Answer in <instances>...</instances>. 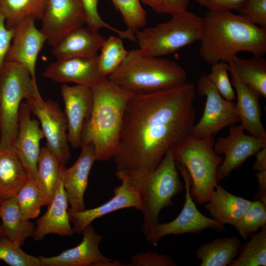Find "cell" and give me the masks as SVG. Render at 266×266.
I'll list each match as a JSON object with an SVG mask.
<instances>
[{
  "instance_id": "1",
  "label": "cell",
  "mask_w": 266,
  "mask_h": 266,
  "mask_svg": "<svg viewBox=\"0 0 266 266\" xmlns=\"http://www.w3.org/2000/svg\"><path fill=\"white\" fill-rule=\"evenodd\" d=\"M196 91L194 84L186 82L130 99L113 158L116 171L151 172L170 148L191 134L196 116Z\"/></svg>"
},
{
  "instance_id": "41",
  "label": "cell",
  "mask_w": 266,
  "mask_h": 266,
  "mask_svg": "<svg viewBox=\"0 0 266 266\" xmlns=\"http://www.w3.org/2000/svg\"><path fill=\"white\" fill-rule=\"evenodd\" d=\"M140 3L150 7L158 14L171 16L187 10L189 0H139Z\"/></svg>"
},
{
  "instance_id": "34",
  "label": "cell",
  "mask_w": 266,
  "mask_h": 266,
  "mask_svg": "<svg viewBox=\"0 0 266 266\" xmlns=\"http://www.w3.org/2000/svg\"><path fill=\"white\" fill-rule=\"evenodd\" d=\"M266 225V204L255 200L234 227L240 237L246 239Z\"/></svg>"
},
{
  "instance_id": "6",
  "label": "cell",
  "mask_w": 266,
  "mask_h": 266,
  "mask_svg": "<svg viewBox=\"0 0 266 266\" xmlns=\"http://www.w3.org/2000/svg\"><path fill=\"white\" fill-rule=\"evenodd\" d=\"M212 136L196 137L190 134L173 147L175 162L183 166L191 180L190 195L195 202L205 203L218 184L217 172L223 159L214 150Z\"/></svg>"
},
{
  "instance_id": "44",
  "label": "cell",
  "mask_w": 266,
  "mask_h": 266,
  "mask_svg": "<svg viewBox=\"0 0 266 266\" xmlns=\"http://www.w3.org/2000/svg\"><path fill=\"white\" fill-rule=\"evenodd\" d=\"M256 177L258 182V191L255 200H259L266 204V170L257 171Z\"/></svg>"
},
{
  "instance_id": "8",
  "label": "cell",
  "mask_w": 266,
  "mask_h": 266,
  "mask_svg": "<svg viewBox=\"0 0 266 266\" xmlns=\"http://www.w3.org/2000/svg\"><path fill=\"white\" fill-rule=\"evenodd\" d=\"M202 17L187 10L171 15L167 21L139 30L135 33L140 52L160 57L200 41Z\"/></svg>"
},
{
  "instance_id": "36",
  "label": "cell",
  "mask_w": 266,
  "mask_h": 266,
  "mask_svg": "<svg viewBox=\"0 0 266 266\" xmlns=\"http://www.w3.org/2000/svg\"><path fill=\"white\" fill-rule=\"evenodd\" d=\"M21 246L6 237L0 239V260L10 266H42L39 257L24 252Z\"/></svg>"
},
{
  "instance_id": "23",
  "label": "cell",
  "mask_w": 266,
  "mask_h": 266,
  "mask_svg": "<svg viewBox=\"0 0 266 266\" xmlns=\"http://www.w3.org/2000/svg\"><path fill=\"white\" fill-rule=\"evenodd\" d=\"M105 39L99 30L84 25L69 33L52 47V53L56 60L95 56Z\"/></svg>"
},
{
  "instance_id": "45",
  "label": "cell",
  "mask_w": 266,
  "mask_h": 266,
  "mask_svg": "<svg viewBox=\"0 0 266 266\" xmlns=\"http://www.w3.org/2000/svg\"><path fill=\"white\" fill-rule=\"evenodd\" d=\"M256 155L252 169L257 171L266 170V147L259 151Z\"/></svg>"
},
{
  "instance_id": "39",
  "label": "cell",
  "mask_w": 266,
  "mask_h": 266,
  "mask_svg": "<svg viewBox=\"0 0 266 266\" xmlns=\"http://www.w3.org/2000/svg\"><path fill=\"white\" fill-rule=\"evenodd\" d=\"M238 11L249 22L266 29V0H245Z\"/></svg>"
},
{
  "instance_id": "2",
  "label": "cell",
  "mask_w": 266,
  "mask_h": 266,
  "mask_svg": "<svg viewBox=\"0 0 266 266\" xmlns=\"http://www.w3.org/2000/svg\"><path fill=\"white\" fill-rule=\"evenodd\" d=\"M199 53L206 63H227L242 51L255 56L266 53V29L231 11H208L202 17Z\"/></svg>"
},
{
  "instance_id": "17",
  "label": "cell",
  "mask_w": 266,
  "mask_h": 266,
  "mask_svg": "<svg viewBox=\"0 0 266 266\" xmlns=\"http://www.w3.org/2000/svg\"><path fill=\"white\" fill-rule=\"evenodd\" d=\"M35 21L33 18L27 19L14 28L13 36L5 62L23 66L36 81L37 57L47 39L42 31L36 28Z\"/></svg>"
},
{
  "instance_id": "35",
  "label": "cell",
  "mask_w": 266,
  "mask_h": 266,
  "mask_svg": "<svg viewBox=\"0 0 266 266\" xmlns=\"http://www.w3.org/2000/svg\"><path fill=\"white\" fill-rule=\"evenodd\" d=\"M120 13L127 27L134 33L146 24V13L139 0H109Z\"/></svg>"
},
{
  "instance_id": "30",
  "label": "cell",
  "mask_w": 266,
  "mask_h": 266,
  "mask_svg": "<svg viewBox=\"0 0 266 266\" xmlns=\"http://www.w3.org/2000/svg\"><path fill=\"white\" fill-rule=\"evenodd\" d=\"M60 163L46 147L40 149L35 181L38 187L51 201L60 175Z\"/></svg>"
},
{
  "instance_id": "3",
  "label": "cell",
  "mask_w": 266,
  "mask_h": 266,
  "mask_svg": "<svg viewBox=\"0 0 266 266\" xmlns=\"http://www.w3.org/2000/svg\"><path fill=\"white\" fill-rule=\"evenodd\" d=\"M91 88L93 106L82 129L80 148L92 143L96 160L108 161L113 159L117 150L124 110L134 94L107 77Z\"/></svg>"
},
{
  "instance_id": "29",
  "label": "cell",
  "mask_w": 266,
  "mask_h": 266,
  "mask_svg": "<svg viewBox=\"0 0 266 266\" xmlns=\"http://www.w3.org/2000/svg\"><path fill=\"white\" fill-rule=\"evenodd\" d=\"M46 0H0V11L5 19L6 26L14 29L28 19L41 20Z\"/></svg>"
},
{
  "instance_id": "38",
  "label": "cell",
  "mask_w": 266,
  "mask_h": 266,
  "mask_svg": "<svg viewBox=\"0 0 266 266\" xmlns=\"http://www.w3.org/2000/svg\"><path fill=\"white\" fill-rule=\"evenodd\" d=\"M84 5L87 18L86 25L99 30L104 28L117 33L121 39H127L135 41L134 33L129 29L120 30L117 29L104 21L98 11V0H81Z\"/></svg>"
},
{
  "instance_id": "22",
  "label": "cell",
  "mask_w": 266,
  "mask_h": 266,
  "mask_svg": "<svg viewBox=\"0 0 266 266\" xmlns=\"http://www.w3.org/2000/svg\"><path fill=\"white\" fill-rule=\"evenodd\" d=\"M228 64L232 84L235 91V103L240 125L251 135L266 139V131L261 119L260 96L255 90L242 83L237 77L231 63L229 62Z\"/></svg>"
},
{
  "instance_id": "40",
  "label": "cell",
  "mask_w": 266,
  "mask_h": 266,
  "mask_svg": "<svg viewBox=\"0 0 266 266\" xmlns=\"http://www.w3.org/2000/svg\"><path fill=\"white\" fill-rule=\"evenodd\" d=\"M128 266H176L177 264L170 256L157 252L148 251L132 256Z\"/></svg>"
},
{
  "instance_id": "14",
  "label": "cell",
  "mask_w": 266,
  "mask_h": 266,
  "mask_svg": "<svg viewBox=\"0 0 266 266\" xmlns=\"http://www.w3.org/2000/svg\"><path fill=\"white\" fill-rule=\"evenodd\" d=\"M116 175L121 183L115 188L114 195L110 200L95 208L78 212H68L74 233H81L95 219L118 210L134 208L141 211V196L133 180L124 171H116Z\"/></svg>"
},
{
  "instance_id": "18",
  "label": "cell",
  "mask_w": 266,
  "mask_h": 266,
  "mask_svg": "<svg viewBox=\"0 0 266 266\" xmlns=\"http://www.w3.org/2000/svg\"><path fill=\"white\" fill-rule=\"evenodd\" d=\"M28 103L22 102L19 112L18 128L13 144L29 177L35 179L40 153V141L44 137L38 120L32 117Z\"/></svg>"
},
{
  "instance_id": "33",
  "label": "cell",
  "mask_w": 266,
  "mask_h": 266,
  "mask_svg": "<svg viewBox=\"0 0 266 266\" xmlns=\"http://www.w3.org/2000/svg\"><path fill=\"white\" fill-rule=\"evenodd\" d=\"M98 55L99 65L101 74L107 77L120 65L126 57V50L120 37L110 36L106 38Z\"/></svg>"
},
{
  "instance_id": "21",
  "label": "cell",
  "mask_w": 266,
  "mask_h": 266,
  "mask_svg": "<svg viewBox=\"0 0 266 266\" xmlns=\"http://www.w3.org/2000/svg\"><path fill=\"white\" fill-rule=\"evenodd\" d=\"M80 154L70 167L64 168L63 183L70 207L68 212H75L86 209L84 194L87 188L88 178L94 162L96 160L94 145L88 143L82 146Z\"/></svg>"
},
{
  "instance_id": "13",
  "label": "cell",
  "mask_w": 266,
  "mask_h": 266,
  "mask_svg": "<svg viewBox=\"0 0 266 266\" xmlns=\"http://www.w3.org/2000/svg\"><path fill=\"white\" fill-rule=\"evenodd\" d=\"M40 30L52 47L74 29L86 24L81 0H46Z\"/></svg>"
},
{
  "instance_id": "11",
  "label": "cell",
  "mask_w": 266,
  "mask_h": 266,
  "mask_svg": "<svg viewBox=\"0 0 266 266\" xmlns=\"http://www.w3.org/2000/svg\"><path fill=\"white\" fill-rule=\"evenodd\" d=\"M33 114L36 116L46 139V147L66 165L70 157L67 138V123L65 113L58 104L44 100L41 96L26 100Z\"/></svg>"
},
{
  "instance_id": "9",
  "label": "cell",
  "mask_w": 266,
  "mask_h": 266,
  "mask_svg": "<svg viewBox=\"0 0 266 266\" xmlns=\"http://www.w3.org/2000/svg\"><path fill=\"white\" fill-rule=\"evenodd\" d=\"M178 170L184 180L185 199L183 207L178 215L173 220L166 223H159L151 227L144 234L147 241L157 246L163 237L168 235H178L185 233H198L211 229L219 232L225 231V226L216 220L203 215L198 209L190 193L191 180L186 168L176 162Z\"/></svg>"
},
{
  "instance_id": "25",
  "label": "cell",
  "mask_w": 266,
  "mask_h": 266,
  "mask_svg": "<svg viewBox=\"0 0 266 266\" xmlns=\"http://www.w3.org/2000/svg\"><path fill=\"white\" fill-rule=\"evenodd\" d=\"M0 218L4 235L9 240L22 246L28 238L33 236L35 227L23 218L16 195L1 201Z\"/></svg>"
},
{
  "instance_id": "42",
  "label": "cell",
  "mask_w": 266,
  "mask_h": 266,
  "mask_svg": "<svg viewBox=\"0 0 266 266\" xmlns=\"http://www.w3.org/2000/svg\"><path fill=\"white\" fill-rule=\"evenodd\" d=\"M13 33V29L7 28L5 17L0 11V69L5 62Z\"/></svg>"
},
{
  "instance_id": "43",
  "label": "cell",
  "mask_w": 266,
  "mask_h": 266,
  "mask_svg": "<svg viewBox=\"0 0 266 266\" xmlns=\"http://www.w3.org/2000/svg\"><path fill=\"white\" fill-rule=\"evenodd\" d=\"M208 11H232L239 9L245 0H194Z\"/></svg>"
},
{
  "instance_id": "31",
  "label": "cell",
  "mask_w": 266,
  "mask_h": 266,
  "mask_svg": "<svg viewBox=\"0 0 266 266\" xmlns=\"http://www.w3.org/2000/svg\"><path fill=\"white\" fill-rule=\"evenodd\" d=\"M16 195L21 215L27 220L37 217L41 207L48 205L51 202L38 187L35 179L31 177H29Z\"/></svg>"
},
{
  "instance_id": "27",
  "label": "cell",
  "mask_w": 266,
  "mask_h": 266,
  "mask_svg": "<svg viewBox=\"0 0 266 266\" xmlns=\"http://www.w3.org/2000/svg\"><path fill=\"white\" fill-rule=\"evenodd\" d=\"M240 240L235 236L214 239L200 245L196 251L200 266H230L238 256Z\"/></svg>"
},
{
  "instance_id": "37",
  "label": "cell",
  "mask_w": 266,
  "mask_h": 266,
  "mask_svg": "<svg viewBox=\"0 0 266 266\" xmlns=\"http://www.w3.org/2000/svg\"><path fill=\"white\" fill-rule=\"evenodd\" d=\"M229 64L220 62L211 65V71L206 75L224 98L234 101L236 99L235 94L229 77Z\"/></svg>"
},
{
  "instance_id": "10",
  "label": "cell",
  "mask_w": 266,
  "mask_h": 266,
  "mask_svg": "<svg viewBox=\"0 0 266 266\" xmlns=\"http://www.w3.org/2000/svg\"><path fill=\"white\" fill-rule=\"evenodd\" d=\"M206 101L203 114L194 124L191 134L199 138L212 136L223 128L240 121L236 103L224 98L218 92L206 75L198 79L196 88Z\"/></svg>"
},
{
  "instance_id": "19",
  "label": "cell",
  "mask_w": 266,
  "mask_h": 266,
  "mask_svg": "<svg viewBox=\"0 0 266 266\" xmlns=\"http://www.w3.org/2000/svg\"><path fill=\"white\" fill-rule=\"evenodd\" d=\"M98 55L56 60L47 66L42 76L57 83L91 87L106 77L100 71Z\"/></svg>"
},
{
  "instance_id": "47",
  "label": "cell",
  "mask_w": 266,
  "mask_h": 266,
  "mask_svg": "<svg viewBox=\"0 0 266 266\" xmlns=\"http://www.w3.org/2000/svg\"></svg>"
},
{
  "instance_id": "15",
  "label": "cell",
  "mask_w": 266,
  "mask_h": 266,
  "mask_svg": "<svg viewBox=\"0 0 266 266\" xmlns=\"http://www.w3.org/2000/svg\"><path fill=\"white\" fill-rule=\"evenodd\" d=\"M83 238L76 246L58 255L40 256L42 266H126L119 261L109 259L100 252L99 244L102 237L89 224L81 232Z\"/></svg>"
},
{
  "instance_id": "16",
  "label": "cell",
  "mask_w": 266,
  "mask_h": 266,
  "mask_svg": "<svg viewBox=\"0 0 266 266\" xmlns=\"http://www.w3.org/2000/svg\"><path fill=\"white\" fill-rule=\"evenodd\" d=\"M61 93L65 104L69 144L74 148L80 147L82 129L91 116L93 106L91 88L63 84Z\"/></svg>"
},
{
  "instance_id": "12",
  "label": "cell",
  "mask_w": 266,
  "mask_h": 266,
  "mask_svg": "<svg viewBox=\"0 0 266 266\" xmlns=\"http://www.w3.org/2000/svg\"><path fill=\"white\" fill-rule=\"evenodd\" d=\"M240 125L229 126V133L214 141V150L218 155H224V159L217 172L218 183L239 167L250 157L266 147V139H261L244 133Z\"/></svg>"
},
{
  "instance_id": "4",
  "label": "cell",
  "mask_w": 266,
  "mask_h": 266,
  "mask_svg": "<svg viewBox=\"0 0 266 266\" xmlns=\"http://www.w3.org/2000/svg\"><path fill=\"white\" fill-rule=\"evenodd\" d=\"M108 79L134 95L154 93L186 83L185 69L177 63L132 49Z\"/></svg>"
},
{
  "instance_id": "7",
  "label": "cell",
  "mask_w": 266,
  "mask_h": 266,
  "mask_svg": "<svg viewBox=\"0 0 266 266\" xmlns=\"http://www.w3.org/2000/svg\"><path fill=\"white\" fill-rule=\"evenodd\" d=\"M40 96L36 81L25 67L5 62L0 69V151L13 146L22 100Z\"/></svg>"
},
{
  "instance_id": "32",
  "label": "cell",
  "mask_w": 266,
  "mask_h": 266,
  "mask_svg": "<svg viewBox=\"0 0 266 266\" xmlns=\"http://www.w3.org/2000/svg\"><path fill=\"white\" fill-rule=\"evenodd\" d=\"M250 237L230 266H266V225Z\"/></svg>"
},
{
  "instance_id": "20",
  "label": "cell",
  "mask_w": 266,
  "mask_h": 266,
  "mask_svg": "<svg viewBox=\"0 0 266 266\" xmlns=\"http://www.w3.org/2000/svg\"><path fill=\"white\" fill-rule=\"evenodd\" d=\"M65 166L60 164L57 185L46 212L36 221L33 238L39 241L49 234L60 236H71L74 233L70 225L68 212V199L63 183Z\"/></svg>"
},
{
  "instance_id": "5",
  "label": "cell",
  "mask_w": 266,
  "mask_h": 266,
  "mask_svg": "<svg viewBox=\"0 0 266 266\" xmlns=\"http://www.w3.org/2000/svg\"><path fill=\"white\" fill-rule=\"evenodd\" d=\"M173 147L167 151L159 166L151 172L124 171L133 180L141 196L140 211L143 219L141 229L144 234L159 223L162 209L173 206L172 198L182 190L183 185L173 157Z\"/></svg>"
},
{
  "instance_id": "24",
  "label": "cell",
  "mask_w": 266,
  "mask_h": 266,
  "mask_svg": "<svg viewBox=\"0 0 266 266\" xmlns=\"http://www.w3.org/2000/svg\"><path fill=\"white\" fill-rule=\"evenodd\" d=\"M252 201L235 196L218 184L204 207L212 218L221 224L234 227L250 207Z\"/></svg>"
},
{
  "instance_id": "28",
  "label": "cell",
  "mask_w": 266,
  "mask_h": 266,
  "mask_svg": "<svg viewBox=\"0 0 266 266\" xmlns=\"http://www.w3.org/2000/svg\"><path fill=\"white\" fill-rule=\"evenodd\" d=\"M229 62L242 83L255 90L261 97H266V60L263 56H253L249 59L235 56Z\"/></svg>"
},
{
  "instance_id": "26",
  "label": "cell",
  "mask_w": 266,
  "mask_h": 266,
  "mask_svg": "<svg viewBox=\"0 0 266 266\" xmlns=\"http://www.w3.org/2000/svg\"><path fill=\"white\" fill-rule=\"evenodd\" d=\"M28 178L13 146L0 151V202L16 195Z\"/></svg>"
},
{
  "instance_id": "46",
  "label": "cell",
  "mask_w": 266,
  "mask_h": 266,
  "mask_svg": "<svg viewBox=\"0 0 266 266\" xmlns=\"http://www.w3.org/2000/svg\"><path fill=\"white\" fill-rule=\"evenodd\" d=\"M3 236H4V235L1 226V225H0V239Z\"/></svg>"
}]
</instances>
